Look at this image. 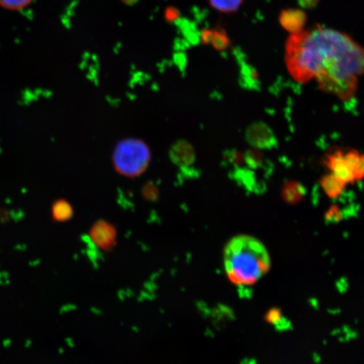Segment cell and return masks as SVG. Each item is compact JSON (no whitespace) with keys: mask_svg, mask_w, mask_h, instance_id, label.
<instances>
[{"mask_svg":"<svg viewBox=\"0 0 364 364\" xmlns=\"http://www.w3.org/2000/svg\"><path fill=\"white\" fill-rule=\"evenodd\" d=\"M279 20L282 27L292 34L306 29L307 16L301 10L288 9L280 13Z\"/></svg>","mask_w":364,"mask_h":364,"instance_id":"cell-5","label":"cell"},{"mask_svg":"<svg viewBox=\"0 0 364 364\" xmlns=\"http://www.w3.org/2000/svg\"><path fill=\"white\" fill-rule=\"evenodd\" d=\"M70 205L66 201H58L54 204L53 215L58 218H65L70 215L71 213Z\"/></svg>","mask_w":364,"mask_h":364,"instance_id":"cell-12","label":"cell"},{"mask_svg":"<svg viewBox=\"0 0 364 364\" xmlns=\"http://www.w3.org/2000/svg\"><path fill=\"white\" fill-rule=\"evenodd\" d=\"M33 0H0V6L8 10L18 11L26 7Z\"/></svg>","mask_w":364,"mask_h":364,"instance_id":"cell-11","label":"cell"},{"mask_svg":"<svg viewBox=\"0 0 364 364\" xmlns=\"http://www.w3.org/2000/svg\"><path fill=\"white\" fill-rule=\"evenodd\" d=\"M321 186L326 193L331 198H336L343 192L346 184L332 174L324 176Z\"/></svg>","mask_w":364,"mask_h":364,"instance_id":"cell-8","label":"cell"},{"mask_svg":"<svg viewBox=\"0 0 364 364\" xmlns=\"http://www.w3.org/2000/svg\"><path fill=\"white\" fill-rule=\"evenodd\" d=\"M202 41L204 44H210L218 50H225L230 44V40L226 33L218 29L204 31Z\"/></svg>","mask_w":364,"mask_h":364,"instance_id":"cell-7","label":"cell"},{"mask_svg":"<svg viewBox=\"0 0 364 364\" xmlns=\"http://www.w3.org/2000/svg\"><path fill=\"white\" fill-rule=\"evenodd\" d=\"M284 62L299 83L315 80L325 92L347 100L364 75V47L343 31L318 24L289 35Z\"/></svg>","mask_w":364,"mask_h":364,"instance_id":"cell-1","label":"cell"},{"mask_svg":"<svg viewBox=\"0 0 364 364\" xmlns=\"http://www.w3.org/2000/svg\"><path fill=\"white\" fill-rule=\"evenodd\" d=\"M151 154L146 144L142 140L127 139L117 144L113 153V164L120 175L131 177L139 176L148 169Z\"/></svg>","mask_w":364,"mask_h":364,"instance_id":"cell-3","label":"cell"},{"mask_svg":"<svg viewBox=\"0 0 364 364\" xmlns=\"http://www.w3.org/2000/svg\"><path fill=\"white\" fill-rule=\"evenodd\" d=\"M270 256L262 241L242 235L232 238L224 250V267L232 284L252 286L270 268Z\"/></svg>","mask_w":364,"mask_h":364,"instance_id":"cell-2","label":"cell"},{"mask_svg":"<svg viewBox=\"0 0 364 364\" xmlns=\"http://www.w3.org/2000/svg\"><path fill=\"white\" fill-rule=\"evenodd\" d=\"M331 174L347 185L364 178V154L355 150L348 152L336 151L327 159Z\"/></svg>","mask_w":364,"mask_h":364,"instance_id":"cell-4","label":"cell"},{"mask_svg":"<svg viewBox=\"0 0 364 364\" xmlns=\"http://www.w3.org/2000/svg\"><path fill=\"white\" fill-rule=\"evenodd\" d=\"M171 156L175 163L181 166H190L195 159L193 149L186 142L175 144L171 149Z\"/></svg>","mask_w":364,"mask_h":364,"instance_id":"cell-6","label":"cell"},{"mask_svg":"<svg viewBox=\"0 0 364 364\" xmlns=\"http://www.w3.org/2000/svg\"><path fill=\"white\" fill-rule=\"evenodd\" d=\"M302 188L298 183H290L287 186L284 188V196L285 198L289 200V201L292 202L295 201V200H298L300 196H302Z\"/></svg>","mask_w":364,"mask_h":364,"instance_id":"cell-10","label":"cell"},{"mask_svg":"<svg viewBox=\"0 0 364 364\" xmlns=\"http://www.w3.org/2000/svg\"><path fill=\"white\" fill-rule=\"evenodd\" d=\"M144 196L149 198H156L158 196V190L156 186L152 183H149L144 186Z\"/></svg>","mask_w":364,"mask_h":364,"instance_id":"cell-13","label":"cell"},{"mask_svg":"<svg viewBox=\"0 0 364 364\" xmlns=\"http://www.w3.org/2000/svg\"><path fill=\"white\" fill-rule=\"evenodd\" d=\"M213 10L223 14H232L239 11L244 0H208Z\"/></svg>","mask_w":364,"mask_h":364,"instance_id":"cell-9","label":"cell"}]
</instances>
